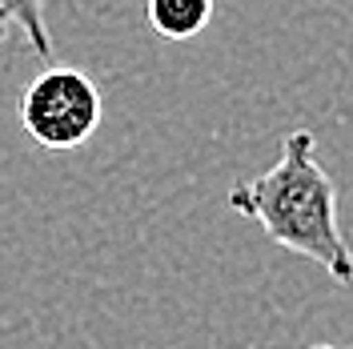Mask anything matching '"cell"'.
I'll list each match as a JSON object with an SVG mask.
<instances>
[{
	"mask_svg": "<svg viewBox=\"0 0 353 349\" xmlns=\"http://www.w3.org/2000/svg\"><path fill=\"white\" fill-rule=\"evenodd\" d=\"M12 28H21L24 44L41 61L52 57V37H48V21H44V0H0V44L8 41Z\"/></svg>",
	"mask_w": 353,
	"mask_h": 349,
	"instance_id": "obj_4",
	"label": "cell"
},
{
	"mask_svg": "<svg viewBox=\"0 0 353 349\" xmlns=\"http://www.w3.org/2000/svg\"><path fill=\"white\" fill-rule=\"evenodd\" d=\"M309 349H337V346H309ZM353 349V346H350Z\"/></svg>",
	"mask_w": 353,
	"mask_h": 349,
	"instance_id": "obj_5",
	"label": "cell"
},
{
	"mask_svg": "<svg viewBox=\"0 0 353 349\" xmlns=\"http://www.w3.org/2000/svg\"><path fill=\"white\" fill-rule=\"evenodd\" d=\"M101 112H105L101 88L92 85V77H85L81 68H44L21 92L24 132L52 153L81 149L97 132Z\"/></svg>",
	"mask_w": 353,
	"mask_h": 349,
	"instance_id": "obj_2",
	"label": "cell"
},
{
	"mask_svg": "<svg viewBox=\"0 0 353 349\" xmlns=\"http://www.w3.org/2000/svg\"><path fill=\"white\" fill-rule=\"evenodd\" d=\"M229 205L257 221L281 249L317 261L337 285H353V249L337 225V189L317 161L313 132H285L277 165L253 181H237Z\"/></svg>",
	"mask_w": 353,
	"mask_h": 349,
	"instance_id": "obj_1",
	"label": "cell"
},
{
	"mask_svg": "<svg viewBox=\"0 0 353 349\" xmlns=\"http://www.w3.org/2000/svg\"><path fill=\"white\" fill-rule=\"evenodd\" d=\"M217 0H149L145 12L157 37L165 41H193L205 24L213 21Z\"/></svg>",
	"mask_w": 353,
	"mask_h": 349,
	"instance_id": "obj_3",
	"label": "cell"
}]
</instances>
